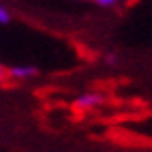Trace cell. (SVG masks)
Instances as JSON below:
<instances>
[{"instance_id": "2", "label": "cell", "mask_w": 152, "mask_h": 152, "mask_svg": "<svg viewBox=\"0 0 152 152\" xmlns=\"http://www.w3.org/2000/svg\"><path fill=\"white\" fill-rule=\"evenodd\" d=\"M38 73L39 69L30 63H20V65L8 67V79H12V81H30V79L38 77Z\"/></svg>"}, {"instance_id": "1", "label": "cell", "mask_w": 152, "mask_h": 152, "mask_svg": "<svg viewBox=\"0 0 152 152\" xmlns=\"http://www.w3.org/2000/svg\"><path fill=\"white\" fill-rule=\"evenodd\" d=\"M105 103V97L103 93H97V91H85L73 101V107L81 113H89V111H95Z\"/></svg>"}, {"instance_id": "5", "label": "cell", "mask_w": 152, "mask_h": 152, "mask_svg": "<svg viewBox=\"0 0 152 152\" xmlns=\"http://www.w3.org/2000/svg\"><path fill=\"white\" fill-rule=\"evenodd\" d=\"M6 79H8V67H4V65L0 63V83H4Z\"/></svg>"}, {"instance_id": "3", "label": "cell", "mask_w": 152, "mask_h": 152, "mask_svg": "<svg viewBox=\"0 0 152 152\" xmlns=\"http://www.w3.org/2000/svg\"><path fill=\"white\" fill-rule=\"evenodd\" d=\"M8 22H10V12H8V8L4 4H0V26H4Z\"/></svg>"}, {"instance_id": "4", "label": "cell", "mask_w": 152, "mask_h": 152, "mask_svg": "<svg viewBox=\"0 0 152 152\" xmlns=\"http://www.w3.org/2000/svg\"><path fill=\"white\" fill-rule=\"evenodd\" d=\"M95 4H99L101 8H113V6H117L121 0H93Z\"/></svg>"}]
</instances>
